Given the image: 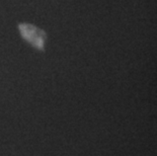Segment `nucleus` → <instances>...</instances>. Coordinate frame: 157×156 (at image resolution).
<instances>
[{
	"mask_svg": "<svg viewBox=\"0 0 157 156\" xmlns=\"http://www.w3.org/2000/svg\"><path fill=\"white\" fill-rule=\"evenodd\" d=\"M17 28L21 39L26 44H29L32 48L38 50V51L46 50L48 36L45 31L34 25L26 24V22L19 24Z\"/></svg>",
	"mask_w": 157,
	"mask_h": 156,
	"instance_id": "nucleus-1",
	"label": "nucleus"
}]
</instances>
